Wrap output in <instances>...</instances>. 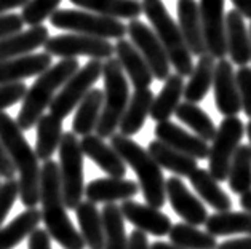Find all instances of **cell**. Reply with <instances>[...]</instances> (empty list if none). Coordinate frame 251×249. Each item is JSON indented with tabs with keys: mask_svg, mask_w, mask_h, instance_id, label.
Segmentation results:
<instances>
[{
	"mask_svg": "<svg viewBox=\"0 0 251 249\" xmlns=\"http://www.w3.org/2000/svg\"><path fill=\"white\" fill-rule=\"evenodd\" d=\"M102 75V61L90 59L82 69H78L69 80H67L59 93L54 96L50 104V113L64 120L74 109L80 104V101L87 96L93 85Z\"/></svg>",
	"mask_w": 251,
	"mask_h": 249,
	"instance_id": "obj_10",
	"label": "cell"
},
{
	"mask_svg": "<svg viewBox=\"0 0 251 249\" xmlns=\"http://www.w3.org/2000/svg\"><path fill=\"white\" fill-rule=\"evenodd\" d=\"M238 203H240V208L243 211H247L251 214V190L243 193V195H240V200H238Z\"/></svg>",
	"mask_w": 251,
	"mask_h": 249,
	"instance_id": "obj_51",
	"label": "cell"
},
{
	"mask_svg": "<svg viewBox=\"0 0 251 249\" xmlns=\"http://www.w3.org/2000/svg\"><path fill=\"white\" fill-rule=\"evenodd\" d=\"M229 189L235 195H243L251 190V149L250 145H238L232 157L229 168Z\"/></svg>",
	"mask_w": 251,
	"mask_h": 249,
	"instance_id": "obj_39",
	"label": "cell"
},
{
	"mask_svg": "<svg viewBox=\"0 0 251 249\" xmlns=\"http://www.w3.org/2000/svg\"><path fill=\"white\" fill-rule=\"evenodd\" d=\"M42 222V212L37 208H27L20 212L8 226L0 227V249H13L23 240L30 236L34 230L39 228Z\"/></svg>",
	"mask_w": 251,
	"mask_h": 249,
	"instance_id": "obj_31",
	"label": "cell"
},
{
	"mask_svg": "<svg viewBox=\"0 0 251 249\" xmlns=\"http://www.w3.org/2000/svg\"><path fill=\"white\" fill-rule=\"evenodd\" d=\"M59 181L61 193L67 209L75 211L83 202L85 182H83V152L80 141L74 133H63L59 142Z\"/></svg>",
	"mask_w": 251,
	"mask_h": 249,
	"instance_id": "obj_7",
	"label": "cell"
},
{
	"mask_svg": "<svg viewBox=\"0 0 251 249\" xmlns=\"http://www.w3.org/2000/svg\"><path fill=\"white\" fill-rule=\"evenodd\" d=\"M53 27L69 30L71 34L90 35L96 39H124L126 35V24L120 20L101 16L83 10H56L51 15Z\"/></svg>",
	"mask_w": 251,
	"mask_h": 249,
	"instance_id": "obj_8",
	"label": "cell"
},
{
	"mask_svg": "<svg viewBox=\"0 0 251 249\" xmlns=\"http://www.w3.org/2000/svg\"><path fill=\"white\" fill-rule=\"evenodd\" d=\"M148 152L155 163L162 169L176 174L177 178H189L195 169L199 168L197 160L192 158L186 154H181L175 149H171L170 145L163 144L160 141H151L148 145Z\"/></svg>",
	"mask_w": 251,
	"mask_h": 249,
	"instance_id": "obj_27",
	"label": "cell"
},
{
	"mask_svg": "<svg viewBox=\"0 0 251 249\" xmlns=\"http://www.w3.org/2000/svg\"><path fill=\"white\" fill-rule=\"evenodd\" d=\"M15 173H16V169L13 166V163H11L7 150H5L2 142H0V178L5 181L15 179Z\"/></svg>",
	"mask_w": 251,
	"mask_h": 249,
	"instance_id": "obj_46",
	"label": "cell"
},
{
	"mask_svg": "<svg viewBox=\"0 0 251 249\" xmlns=\"http://www.w3.org/2000/svg\"><path fill=\"white\" fill-rule=\"evenodd\" d=\"M205 232L213 236L251 235V214L247 211H224L208 216Z\"/></svg>",
	"mask_w": 251,
	"mask_h": 249,
	"instance_id": "obj_33",
	"label": "cell"
},
{
	"mask_svg": "<svg viewBox=\"0 0 251 249\" xmlns=\"http://www.w3.org/2000/svg\"><path fill=\"white\" fill-rule=\"evenodd\" d=\"M141 8L154 27L152 30L163 45L170 64L176 69V74H179L181 77L191 75L194 70L192 54L189 51L184 39H182L179 26L170 16L165 3L162 0H143Z\"/></svg>",
	"mask_w": 251,
	"mask_h": 249,
	"instance_id": "obj_5",
	"label": "cell"
},
{
	"mask_svg": "<svg viewBox=\"0 0 251 249\" xmlns=\"http://www.w3.org/2000/svg\"><path fill=\"white\" fill-rule=\"evenodd\" d=\"M61 2L63 0H29L23 7L21 20L30 27L42 26V23L51 18V15L58 10Z\"/></svg>",
	"mask_w": 251,
	"mask_h": 249,
	"instance_id": "obj_40",
	"label": "cell"
},
{
	"mask_svg": "<svg viewBox=\"0 0 251 249\" xmlns=\"http://www.w3.org/2000/svg\"><path fill=\"white\" fill-rule=\"evenodd\" d=\"M63 137V120L51 113H44L37 121V137H35V155L42 161L51 160L58 150Z\"/></svg>",
	"mask_w": 251,
	"mask_h": 249,
	"instance_id": "obj_35",
	"label": "cell"
},
{
	"mask_svg": "<svg viewBox=\"0 0 251 249\" xmlns=\"http://www.w3.org/2000/svg\"><path fill=\"white\" fill-rule=\"evenodd\" d=\"M189 184L192 185V189L197 192V195L203 200V202L211 206L216 212H224L232 209V200L226 193L219 182L213 178L208 169L197 168L195 171L189 176Z\"/></svg>",
	"mask_w": 251,
	"mask_h": 249,
	"instance_id": "obj_28",
	"label": "cell"
},
{
	"mask_svg": "<svg viewBox=\"0 0 251 249\" xmlns=\"http://www.w3.org/2000/svg\"><path fill=\"white\" fill-rule=\"evenodd\" d=\"M154 135L157 141L170 145L171 149H175L181 154H186L192 157L195 160H205L208 158V152H210V145H208L203 139L199 136L191 135L186 130H182L181 126H177L173 121H160L155 125Z\"/></svg>",
	"mask_w": 251,
	"mask_h": 249,
	"instance_id": "obj_17",
	"label": "cell"
},
{
	"mask_svg": "<svg viewBox=\"0 0 251 249\" xmlns=\"http://www.w3.org/2000/svg\"><path fill=\"white\" fill-rule=\"evenodd\" d=\"M151 249H181L177 246H173L171 243H163V241H155L154 245L151 246Z\"/></svg>",
	"mask_w": 251,
	"mask_h": 249,
	"instance_id": "obj_52",
	"label": "cell"
},
{
	"mask_svg": "<svg viewBox=\"0 0 251 249\" xmlns=\"http://www.w3.org/2000/svg\"><path fill=\"white\" fill-rule=\"evenodd\" d=\"M75 216L85 246L90 249H104V227L101 211L91 202H82L75 208Z\"/></svg>",
	"mask_w": 251,
	"mask_h": 249,
	"instance_id": "obj_34",
	"label": "cell"
},
{
	"mask_svg": "<svg viewBox=\"0 0 251 249\" xmlns=\"http://www.w3.org/2000/svg\"><path fill=\"white\" fill-rule=\"evenodd\" d=\"M24 23L21 20V15L16 13H5L0 16V42L3 39L15 35L23 30Z\"/></svg>",
	"mask_w": 251,
	"mask_h": 249,
	"instance_id": "obj_44",
	"label": "cell"
},
{
	"mask_svg": "<svg viewBox=\"0 0 251 249\" xmlns=\"http://www.w3.org/2000/svg\"><path fill=\"white\" fill-rule=\"evenodd\" d=\"M152 102H154V93L149 88L134 90L130 101H128L124 117L120 120V135L131 137L143 130V126L146 125V118L151 115Z\"/></svg>",
	"mask_w": 251,
	"mask_h": 249,
	"instance_id": "obj_25",
	"label": "cell"
},
{
	"mask_svg": "<svg viewBox=\"0 0 251 249\" xmlns=\"http://www.w3.org/2000/svg\"><path fill=\"white\" fill-rule=\"evenodd\" d=\"M238 94H240L242 111L251 120V68L243 66L235 72Z\"/></svg>",
	"mask_w": 251,
	"mask_h": 249,
	"instance_id": "obj_41",
	"label": "cell"
},
{
	"mask_svg": "<svg viewBox=\"0 0 251 249\" xmlns=\"http://www.w3.org/2000/svg\"><path fill=\"white\" fill-rule=\"evenodd\" d=\"M45 53L50 56L63 59H77L78 56H88L90 59H109L112 58L114 45L109 40L90 37L82 34H63L54 35L45 42Z\"/></svg>",
	"mask_w": 251,
	"mask_h": 249,
	"instance_id": "obj_11",
	"label": "cell"
},
{
	"mask_svg": "<svg viewBox=\"0 0 251 249\" xmlns=\"http://www.w3.org/2000/svg\"><path fill=\"white\" fill-rule=\"evenodd\" d=\"M199 11L206 53L214 59H224L227 54L226 45V13L224 0H200Z\"/></svg>",
	"mask_w": 251,
	"mask_h": 249,
	"instance_id": "obj_13",
	"label": "cell"
},
{
	"mask_svg": "<svg viewBox=\"0 0 251 249\" xmlns=\"http://www.w3.org/2000/svg\"><path fill=\"white\" fill-rule=\"evenodd\" d=\"M48 39L50 35H48V29L45 26H35L24 32L21 30L15 35H10L0 42V63L30 54L34 50L44 46Z\"/></svg>",
	"mask_w": 251,
	"mask_h": 249,
	"instance_id": "obj_24",
	"label": "cell"
},
{
	"mask_svg": "<svg viewBox=\"0 0 251 249\" xmlns=\"http://www.w3.org/2000/svg\"><path fill=\"white\" fill-rule=\"evenodd\" d=\"M104 80V104L100 121L96 125V136L101 139L111 137L119 128L120 120L126 111L130 101V87L128 78L122 69L117 58H109L102 63Z\"/></svg>",
	"mask_w": 251,
	"mask_h": 249,
	"instance_id": "obj_6",
	"label": "cell"
},
{
	"mask_svg": "<svg viewBox=\"0 0 251 249\" xmlns=\"http://www.w3.org/2000/svg\"><path fill=\"white\" fill-rule=\"evenodd\" d=\"M80 147L83 152V157H88L109 178H125L126 174L125 161L112 149V145L104 142V139H101L96 135L83 136L80 141Z\"/></svg>",
	"mask_w": 251,
	"mask_h": 249,
	"instance_id": "obj_21",
	"label": "cell"
},
{
	"mask_svg": "<svg viewBox=\"0 0 251 249\" xmlns=\"http://www.w3.org/2000/svg\"><path fill=\"white\" fill-rule=\"evenodd\" d=\"M120 211L125 221L133 224L141 232L154 236H167L173 226L170 217L160 209L133 202V200H126L122 203Z\"/></svg>",
	"mask_w": 251,
	"mask_h": 249,
	"instance_id": "obj_16",
	"label": "cell"
},
{
	"mask_svg": "<svg viewBox=\"0 0 251 249\" xmlns=\"http://www.w3.org/2000/svg\"><path fill=\"white\" fill-rule=\"evenodd\" d=\"M128 249H151L148 235L141 230H133L128 236Z\"/></svg>",
	"mask_w": 251,
	"mask_h": 249,
	"instance_id": "obj_47",
	"label": "cell"
},
{
	"mask_svg": "<svg viewBox=\"0 0 251 249\" xmlns=\"http://www.w3.org/2000/svg\"><path fill=\"white\" fill-rule=\"evenodd\" d=\"M114 51L115 58L120 63L125 75L130 78L134 90L149 88L151 83L154 82V75H152L148 63L141 56V53L134 48L131 42L125 39L117 40V44L114 45Z\"/></svg>",
	"mask_w": 251,
	"mask_h": 249,
	"instance_id": "obj_22",
	"label": "cell"
},
{
	"mask_svg": "<svg viewBox=\"0 0 251 249\" xmlns=\"http://www.w3.org/2000/svg\"><path fill=\"white\" fill-rule=\"evenodd\" d=\"M176 118L182 121L184 125H187L191 128L195 136H199L200 139H203L205 142L213 141V137L216 136V125L211 120V117L208 115L203 109H200L197 104L192 102H181L176 109Z\"/></svg>",
	"mask_w": 251,
	"mask_h": 249,
	"instance_id": "obj_37",
	"label": "cell"
},
{
	"mask_svg": "<svg viewBox=\"0 0 251 249\" xmlns=\"http://www.w3.org/2000/svg\"><path fill=\"white\" fill-rule=\"evenodd\" d=\"M42 222L47 233L64 249H83L85 241L72 224L61 193L59 166L56 161H44L40 168Z\"/></svg>",
	"mask_w": 251,
	"mask_h": 249,
	"instance_id": "obj_1",
	"label": "cell"
},
{
	"mask_svg": "<svg viewBox=\"0 0 251 249\" xmlns=\"http://www.w3.org/2000/svg\"><path fill=\"white\" fill-rule=\"evenodd\" d=\"M214 106L224 117H237L242 111L240 94H238L235 72L229 59H218L213 77Z\"/></svg>",
	"mask_w": 251,
	"mask_h": 249,
	"instance_id": "obj_15",
	"label": "cell"
},
{
	"mask_svg": "<svg viewBox=\"0 0 251 249\" xmlns=\"http://www.w3.org/2000/svg\"><path fill=\"white\" fill-rule=\"evenodd\" d=\"M234 3L235 10L240 13L243 18L251 20V0H230Z\"/></svg>",
	"mask_w": 251,
	"mask_h": 249,
	"instance_id": "obj_50",
	"label": "cell"
},
{
	"mask_svg": "<svg viewBox=\"0 0 251 249\" xmlns=\"http://www.w3.org/2000/svg\"><path fill=\"white\" fill-rule=\"evenodd\" d=\"M0 142L7 150L18 173L20 200L26 208H37L40 202V166L35 150L24 137L23 130L7 112H0Z\"/></svg>",
	"mask_w": 251,
	"mask_h": 249,
	"instance_id": "obj_2",
	"label": "cell"
},
{
	"mask_svg": "<svg viewBox=\"0 0 251 249\" xmlns=\"http://www.w3.org/2000/svg\"><path fill=\"white\" fill-rule=\"evenodd\" d=\"M29 0H0V16L8 13L10 10L23 8Z\"/></svg>",
	"mask_w": 251,
	"mask_h": 249,
	"instance_id": "obj_49",
	"label": "cell"
},
{
	"mask_svg": "<svg viewBox=\"0 0 251 249\" xmlns=\"http://www.w3.org/2000/svg\"><path fill=\"white\" fill-rule=\"evenodd\" d=\"M248 32H250V44H251V24H250V30H248Z\"/></svg>",
	"mask_w": 251,
	"mask_h": 249,
	"instance_id": "obj_54",
	"label": "cell"
},
{
	"mask_svg": "<svg viewBox=\"0 0 251 249\" xmlns=\"http://www.w3.org/2000/svg\"><path fill=\"white\" fill-rule=\"evenodd\" d=\"M177 26L192 56H201L206 53L203 27H201L199 3L195 0H177Z\"/></svg>",
	"mask_w": 251,
	"mask_h": 249,
	"instance_id": "obj_19",
	"label": "cell"
},
{
	"mask_svg": "<svg viewBox=\"0 0 251 249\" xmlns=\"http://www.w3.org/2000/svg\"><path fill=\"white\" fill-rule=\"evenodd\" d=\"M104 104V91L91 88L87 96L77 106V112L72 120V133L75 136H88L96 130Z\"/></svg>",
	"mask_w": 251,
	"mask_h": 249,
	"instance_id": "obj_30",
	"label": "cell"
},
{
	"mask_svg": "<svg viewBox=\"0 0 251 249\" xmlns=\"http://www.w3.org/2000/svg\"><path fill=\"white\" fill-rule=\"evenodd\" d=\"M71 2L83 11L115 20H138L143 13L139 0H71Z\"/></svg>",
	"mask_w": 251,
	"mask_h": 249,
	"instance_id": "obj_29",
	"label": "cell"
},
{
	"mask_svg": "<svg viewBox=\"0 0 251 249\" xmlns=\"http://www.w3.org/2000/svg\"><path fill=\"white\" fill-rule=\"evenodd\" d=\"M111 145L125 161V165L130 166L136 174L139 190L143 192L146 203L152 208L160 209L167 202V193H165L167 181L163 178L162 168L149 155V152L134 142L131 137L115 133L111 136Z\"/></svg>",
	"mask_w": 251,
	"mask_h": 249,
	"instance_id": "obj_3",
	"label": "cell"
},
{
	"mask_svg": "<svg viewBox=\"0 0 251 249\" xmlns=\"http://www.w3.org/2000/svg\"><path fill=\"white\" fill-rule=\"evenodd\" d=\"M26 85L23 82L10 83V85H0V112H3L5 109L15 106L16 102H20L26 96Z\"/></svg>",
	"mask_w": 251,
	"mask_h": 249,
	"instance_id": "obj_43",
	"label": "cell"
},
{
	"mask_svg": "<svg viewBox=\"0 0 251 249\" xmlns=\"http://www.w3.org/2000/svg\"><path fill=\"white\" fill-rule=\"evenodd\" d=\"M184 77L179 74H170L165 80V85L162 87L160 93H158L151 107V118L160 123V121H167L170 117L176 112L177 106L181 104V98L184 94Z\"/></svg>",
	"mask_w": 251,
	"mask_h": 249,
	"instance_id": "obj_26",
	"label": "cell"
},
{
	"mask_svg": "<svg viewBox=\"0 0 251 249\" xmlns=\"http://www.w3.org/2000/svg\"><path fill=\"white\" fill-rule=\"evenodd\" d=\"M245 135V125L238 117H226L213 137L208 152V171L218 182L227 181L232 157Z\"/></svg>",
	"mask_w": 251,
	"mask_h": 249,
	"instance_id": "obj_9",
	"label": "cell"
},
{
	"mask_svg": "<svg viewBox=\"0 0 251 249\" xmlns=\"http://www.w3.org/2000/svg\"><path fill=\"white\" fill-rule=\"evenodd\" d=\"M165 193L171 208L189 226H205L208 219V211L199 197L189 190V187L177 176H171L165 184Z\"/></svg>",
	"mask_w": 251,
	"mask_h": 249,
	"instance_id": "obj_14",
	"label": "cell"
},
{
	"mask_svg": "<svg viewBox=\"0 0 251 249\" xmlns=\"http://www.w3.org/2000/svg\"><path fill=\"white\" fill-rule=\"evenodd\" d=\"M126 34L134 48L148 63L155 80H167L170 75L171 64L167 56V51H165L163 45L160 44V40H158L154 30L143 21L131 20L126 26Z\"/></svg>",
	"mask_w": 251,
	"mask_h": 249,
	"instance_id": "obj_12",
	"label": "cell"
},
{
	"mask_svg": "<svg viewBox=\"0 0 251 249\" xmlns=\"http://www.w3.org/2000/svg\"><path fill=\"white\" fill-rule=\"evenodd\" d=\"M216 249H251V235L243 236V238H234L227 240L218 245Z\"/></svg>",
	"mask_w": 251,
	"mask_h": 249,
	"instance_id": "obj_48",
	"label": "cell"
},
{
	"mask_svg": "<svg viewBox=\"0 0 251 249\" xmlns=\"http://www.w3.org/2000/svg\"><path fill=\"white\" fill-rule=\"evenodd\" d=\"M214 68H216V59L211 54H201L199 56L197 64L194 66V70L191 74L187 85L184 87V99L186 102H197L203 101L206 98L208 91L213 87V77H214Z\"/></svg>",
	"mask_w": 251,
	"mask_h": 249,
	"instance_id": "obj_32",
	"label": "cell"
},
{
	"mask_svg": "<svg viewBox=\"0 0 251 249\" xmlns=\"http://www.w3.org/2000/svg\"><path fill=\"white\" fill-rule=\"evenodd\" d=\"M245 133L248 135V139H250V149H251V120L247 123V126H245Z\"/></svg>",
	"mask_w": 251,
	"mask_h": 249,
	"instance_id": "obj_53",
	"label": "cell"
},
{
	"mask_svg": "<svg viewBox=\"0 0 251 249\" xmlns=\"http://www.w3.org/2000/svg\"><path fill=\"white\" fill-rule=\"evenodd\" d=\"M18 197H20V187L16 179L5 181L3 184H0V227L7 219Z\"/></svg>",
	"mask_w": 251,
	"mask_h": 249,
	"instance_id": "obj_42",
	"label": "cell"
},
{
	"mask_svg": "<svg viewBox=\"0 0 251 249\" xmlns=\"http://www.w3.org/2000/svg\"><path fill=\"white\" fill-rule=\"evenodd\" d=\"M51 68V56L48 53H30L0 63V85L18 83L24 78L44 74Z\"/></svg>",
	"mask_w": 251,
	"mask_h": 249,
	"instance_id": "obj_20",
	"label": "cell"
},
{
	"mask_svg": "<svg viewBox=\"0 0 251 249\" xmlns=\"http://www.w3.org/2000/svg\"><path fill=\"white\" fill-rule=\"evenodd\" d=\"M170 243L181 249H216L218 238L208 232H201L197 227L186 222H177L171 226Z\"/></svg>",
	"mask_w": 251,
	"mask_h": 249,
	"instance_id": "obj_38",
	"label": "cell"
},
{
	"mask_svg": "<svg viewBox=\"0 0 251 249\" xmlns=\"http://www.w3.org/2000/svg\"><path fill=\"white\" fill-rule=\"evenodd\" d=\"M80 69L77 59H63L37 77L32 87L27 88L16 123L23 131H29L37 125L45 109L50 107L56 91Z\"/></svg>",
	"mask_w": 251,
	"mask_h": 249,
	"instance_id": "obj_4",
	"label": "cell"
},
{
	"mask_svg": "<svg viewBox=\"0 0 251 249\" xmlns=\"http://www.w3.org/2000/svg\"><path fill=\"white\" fill-rule=\"evenodd\" d=\"M139 192V185L131 179L124 178H100L85 185V197L91 203H115L133 200Z\"/></svg>",
	"mask_w": 251,
	"mask_h": 249,
	"instance_id": "obj_18",
	"label": "cell"
},
{
	"mask_svg": "<svg viewBox=\"0 0 251 249\" xmlns=\"http://www.w3.org/2000/svg\"><path fill=\"white\" fill-rule=\"evenodd\" d=\"M101 217L104 227V249H128L125 219L122 216L120 206L115 203L104 204Z\"/></svg>",
	"mask_w": 251,
	"mask_h": 249,
	"instance_id": "obj_36",
	"label": "cell"
},
{
	"mask_svg": "<svg viewBox=\"0 0 251 249\" xmlns=\"http://www.w3.org/2000/svg\"><path fill=\"white\" fill-rule=\"evenodd\" d=\"M27 249H51V238L47 233V230H34L27 240Z\"/></svg>",
	"mask_w": 251,
	"mask_h": 249,
	"instance_id": "obj_45",
	"label": "cell"
},
{
	"mask_svg": "<svg viewBox=\"0 0 251 249\" xmlns=\"http://www.w3.org/2000/svg\"><path fill=\"white\" fill-rule=\"evenodd\" d=\"M226 45L227 54H230V63L243 68L251 61L250 32L243 16L237 10L226 13Z\"/></svg>",
	"mask_w": 251,
	"mask_h": 249,
	"instance_id": "obj_23",
	"label": "cell"
}]
</instances>
